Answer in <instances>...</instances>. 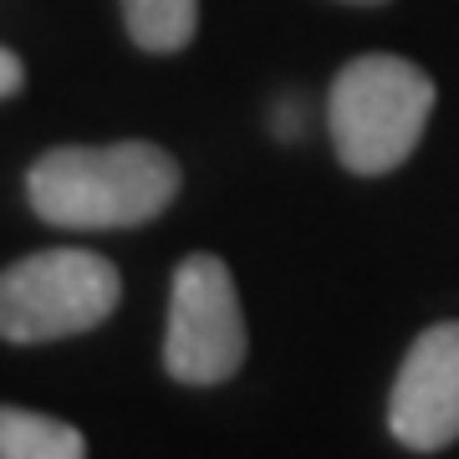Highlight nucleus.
<instances>
[{
    "label": "nucleus",
    "instance_id": "obj_2",
    "mask_svg": "<svg viewBox=\"0 0 459 459\" xmlns=\"http://www.w3.org/2000/svg\"><path fill=\"white\" fill-rule=\"evenodd\" d=\"M434 113V82L424 66L373 51L337 72L327 98L332 148L347 174L377 179L409 159Z\"/></svg>",
    "mask_w": 459,
    "mask_h": 459
},
{
    "label": "nucleus",
    "instance_id": "obj_3",
    "mask_svg": "<svg viewBox=\"0 0 459 459\" xmlns=\"http://www.w3.org/2000/svg\"><path fill=\"white\" fill-rule=\"evenodd\" d=\"M123 301V276L98 250L56 246L0 271V342L36 347L102 327Z\"/></svg>",
    "mask_w": 459,
    "mask_h": 459
},
{
    "label": "nucleus",
    "instance_id": "obj_1",
    "mask_svg": "<svg viewBox=\"0 0 459 459\" xmlns=\"http://www.w3.org/2000/svg\"><path fill=\"white\" fill-rule=\"evenodd\" d=\"M179 195V164L159 143L51 148L26 174L31 210L56 230H133Z\"/></svg>",
    "mask_w": 459,
    "mask_h": 459
},
{
    "label": "nucleus",
    "instance_id": "obj_9",
    "mask_svg": "<svg viewBox=\"0 0 459 459\" xmlns=\"http://www.w3.org/2000/svg\"><path fill=\"white\" fill-rule=\"evenodd\" d=\"M347 5H383V0H347Z\"/></svg>",
    "mask_w": 459,
    "mask_h": 459
},
{
    "label": "nucleus",
    "instance_id": "obj_7",
    "mask_svg": "<svg viewBox=\"0 0 459 459\" xmlns=\"http://www.w3.org/2000/svg\"><path fill=\"white\" fill-rule=\"evenodd\" d=\"M123 26H128L133 47L174 56L199 31V0H123Z\"/></svg>",
    "mask_w": 459,
    "mask_h": 459
},
{
    "label": "nucleus",
    "instance_id": "obj_5",
    "mask_svg": "<svg viewBox=\"0 0 459 459\" xmlns=\"http://www.w3.org/2000/svg\"><path fill=\"white\" fill-rule=\"evenodd\" d=\"M388 429L419 455L459 439V322H434L419 332L388 394Z\"/></svg>",
    "mask_w": 459,
    "mask_h": 459
},
{
    "label": "nucleus",
    "instance_id": "obj_8",
    "mask_svg": "<svg viewBox=\"0 0 459 459\" xmlns=\"http://www.w3.org/2000/svg\"><path fill=\"white\" fill-rule=\"evenodd\" d=\"M21 87H26V66L11 47H0V102H11Z\"/></svg>",
    "mask_w": 459,
    "mask_h": 459
},
{
    "label": "nucleus",
    "instance_id": "obj_6",
    "mask_svg": "<svg viewBox=\"0 0 459 459\" xmlns=\"http://www.w3.org/2000/svg\"><path fill=\"white\" fill-rule=\"evenodd\" d=\"M87 439L66 419L0 403V459H82Z\"/></svg>",
    "mask_w": 459,
    "mask_h": 459
},
{
    "label": "nucleus",
    "instance_id": "obj_4",
    "mask_svg": "<svg viewBox=\"0 0 459 459\" xmlns=\"http://www.w3.org/2000/svg\"><path fill=\"white\" fill-rule=\"evenodd\" d=\"M250 347L246 312L230 265L210 250L184 255L169 291V337H164V368L184 388H214L240 373Z\"/></svg>",
    "mask_w": 459,
    "mask_h": 459
}]
</instances>
